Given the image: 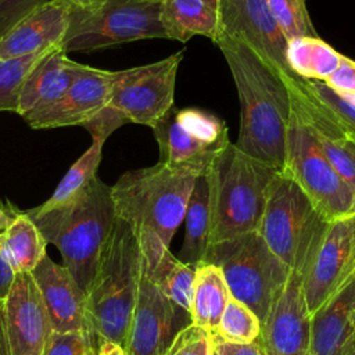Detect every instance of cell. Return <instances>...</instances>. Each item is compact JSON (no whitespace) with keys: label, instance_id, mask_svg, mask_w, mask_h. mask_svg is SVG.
<instances>
[{"label":"cell","instance_id":"5","mask_svg":"<svg viewBox=\"0 0 355 355\" xmlns=\"http://www.w3.org/2000/svg\"><path fill=\"white\" fill-rule=\"evenodd\" d=\"M280 171L229 143L207 173L209 244L257 232L272 182Z\"/></svg>","mask_w":355,"mask_h":355},{"label":"cell","instance_id":"4","mask_svg":"<svg viewBox=\"0 0 355 355\" xmlns=\"http://www.w3.org/2000/svg\"><path fill=\"white\" fill-rule=\"evenodd\" d=\"M196 176L161 162L128 171L111 186L115 214L130 225L139 241H158L166 248L184 220Z\"/></svg>","mask_w":355,"mask_h":355},{"label":"cell","instance_id":"35","mask_svg":"<svg viewBox=\"0 0 355 355\" xmlns=\"http://www.w3.org/2000/svg\"><path fill=\"white\" fill-rule=\"evenodd\" d=\"M129 121L115 108L105 105L100 112H97L90 121H87L83 128L90 133L93 140L105 143L108 136L115 132L122 125Z\"/></svg>","mask_w":355,"mask_h":355},{"label":"cell","instance_id":"26","mask_svg":"<svg viewBox=\"0 0 355 355\" xmlns=\"http://www.w3.org/2000/svg\"><path fill=\"white\" fill-rule=\"evenodd\" d=\"M184 240L179 252V259L189 265L204 261L209 245L211 207L209 184L207 175L197 176L190 193L184 214Z\"/></svg>","mask_w":355,"mask_h":355},{"label":"cell","instance_id":"6","mask_svg":"<svg viewBox=\"0 0 355 355\" xmlns=\"http://www.w3.org/2000/svg\"><path fill=\"white\" fill-rule=\"evenodd\" d=\"M330 222L294 180L279 172L269 189L257 232L290 270L305 277Z\"/></svg>","mask_w":355,"mask_h":355},{"label":"cell","instance_id":"31","mask_svg":"<svg viewBox=\"0 0 355 355\" xmlns=\"http://www.w3.org/2000/svg\"><path fill=\"white\" fill-rule=\"evenodd\" d=\"M261 334V322L244 304L229 298L222 313L218 333L222 340L233 344H250Z\"/></svg>","mask_w":355,"mask_h":355},{"label":"cell","instance_id":"30","mask_svg":"<svg viewBox=\"0 0 355 355\" xmlns=\"http://www.w3.org/2000/svg\"><path fill=\"white\" fill-rule=\"evenodd\" d=\"M54 49L0 62V111L18 112L19 94L25 79L31 71Z\"/></svg>","mask_w":355,"mask_h":355},{"label":"cell","instance_id":"10","mask_svg":"<svg viewBox=\"0 0 355 355\" xmlns=\"http://www.w3.org/2000/svg\"><path fill=\"white\" fill-rule=\"evenodd\" d=\"M282 173L294 180L329 220L349 212L354 190L330 164L311 130L293 108Z\"/></svg>","mask_w":355,"mask_h":355},{"label":"cell","instance_id":"19","mask_svg":"<svg viewBox=\"0 0 355 355\" xmlns=\"http://www.w3.org/2000/svg\"><path fill=\"white\" fill-rule=\"evenodd\" d=\"M54 333H89L86 294L62 263L46 255L31 272Z\"/></svg>","mask_w":355,"mask_h":355},{"label":"cell","instance_id":"36","mask_svg":"<svg viewBox=\"0 0 355 355\" xmlns=\"http://www.w3.org/2000/svg\"><path fill=\"white\" fill-rule=\"evenodd\" d=\"M47 0H0V40Z\"/></svg>","mask_w":355,"mask_h":355},{"label":"cell","instance_id":"38","mask_svg":"<svg viewBox=\"0 0 355 355\" xmlns=\"http://www.w3.org/2000/svg\"><path fill=\"white\" fill-rule=\"evenodd\" d=\"M324 83L355 104V61L343 54L338 68L326 78Z\"/></svg>","mask_w":355,"mask_h":355},{"label":"cell","instance_id":"15","mask_svg":"<svg viewBox=\"0 0 355 355\" xmlns=\"http://www.w3.org/2000/svg\"><path fill=\"white\" fill-rule=\"evenodd\" d=\"M283 79L293 111L311 130L334 169L355 190V135L306 87L302 78L283 76Z\"/></svg>","mask_w":355,"mask_h":355},{"label":"cell","instance_id":"40","mask_svg":"<svg viewBox=\"0 0 355 355\" xmlns=\"http://www.w3.org/2000/svg\"><path fill=\"white\" fill-rule=\"evenodd\" d=\"M15 276L17 275L7 265V262L4 261V258H3V255L0 252V300L4 298L8 294L11 286H12V283L15 280Z\"/></svg>","mask_w":355,"mask_h":355},{"label":"cell","instance_id":"12","mask_svg":"<svg viewBox=\"0 0 355 355\" xmlns=\"http://www.w3.org/2000/svg\"><path fill=\"white\" fill-rule=\"evenodd\" d=\"M54 331L31 273H18L0 300V355H46Z\"/></svg>","mask_w":355,"mask_h":355},{"label":"cell","instance_id":"21","mask_svg":"<svg viewBox=\"0 0 355 355\" xmlns=\"http://www.w3.org/2000/svg\"><path fill=\"white\" fill-rule=\"evenodd\" d=\"M82 67L60 47L50 51L25 79L17 114L24 118L54 104L71 87Z\"/></svg>","mask_w":355,"mask_h":355},{"label":"cell","instance_id":"44","mask_svg":"<svg viewBox=\"0 0 355 355\" xmlns=\"http://www.w3.org/2000/svg\"><path fill=\"white\" fill-rule=\"evenodd\" d=\"M341 355H355V331L352 333V336L348 338Z\"/></svg>","mask_w":355,"mask_h":355},{"label":"cell","instance_id":"48","mask_svg":"<svg viewBox=\"0 0 355 355\" xmlns=\"http://www.w3.org/2000/svg\"><path fill=\"white\" fill-rule=\"evenodd\" d=\"M207 3H209L211 6H214L215 8H216V6H218V0H205Z\"/></svg>","mask_w":355,"mask_h":355},{"label":"cell","instance_id":"20","mask_svg":"<svg viewBox=\"0 0 355 355\" xmlns=\"http://www.w3.org/2000/svg\"><path fill=\"white\" fill-rule=\"evenodd\" d=\"M68 11L54 0L36 7L0 40V62L60 47Z\"/></svg>","mask_w":355,"mask_h":355},{"label":"cell","instance_id":"39","mask_svg":"<svg viewBox=\"0 0 355 355\" xmlns=\"http://www.w3.org/2000/svg\"><path fill=\"white\" fill-rule=\"evenodd\" d=\"M212 343L219 355H266L259 337L250 344H233L222 340L219 336H212Z\"/></svg>","mask_w":355,"mask_h":355},{"label":"cell","instance_id":"11","mask_svg":"<svg viewBox=\"0 0 355 355\" xmlns=\"http://www.w3.org/2000/svg\"><path fill=\"white\" fill-rule=\"evenodd\" d=\"M183 51L161 61L116 71L108 105L129 122L151 128L172 107L175 82Z\"/></svg>","mask_w":355,"mask_h":355},{"label":"cell","instance_id":"24","mask_svg":"<svg viewBox=\"0 0 355 355\" xmlns=\"http://www.w3.org/2000/svg\"><path fill=\"white\" fill-rule=\"evenodd\" d=\"M222 270L207 261L196 265L193 295L190 305L191 323L216 336L225 306L230 298Z\"/></svg>","mask_w":355,"mask_h":355},{"label":"cell","instance_id":"49","mask_svg":"<svg viewBox=\"0 0 355 355\" xmlns=\"http://www.w3.org/2000/svg\"><path fill=\"white\" fill-rule=\"evenodd\" d=\"M212 355H219V354L215 351V348H214V352H212Z\"/></svg>","mask_w":355,"mask_h":355},{"label":"cell","instance_id":"32","mask_svg":"<svg viewBox=\"0 0 355 355\" xmlns=\"http://www.w3.org/2000/svg\"><path fill=\"white\" fill-rule=\"evenodd\" d=\"M266 4L287 42L297 37L319 36L305 0H266Z\"/></svg>","mask_w":355,"mask_h":355},{"label":"cell","instance_id":"25","mask_svg":"<svg viewBox=\"0 0 355 355\" xmlns=\"http://www.w3.org/2000/svg\"><path fill=\"white\" fill-rule=\"evenodd\" d=\"M47 244L37 226L24 211H19L0 233V252L15 275L31 273L47 255Z\"/></svg>","mask_w":355,"mask_h":355},{"label":"cell","instance_id":"17","mask_svg":"<svg viewBox=\"0 0 355 355\" xmlns=\"http://www.w3.org/2000/svg\"><path fill=\"white\" fill-rule=\"evenodd\" d=\"M259 338L266 355H311V315L304 295V277L290 270L273 302Z\"/></svg>","mask_w":355,"mask_h":355},{"label":"cell","instance_id":"47","mask_svg":"<svg viewBox=\"0 0 355 355\" xmlns=\"http://www.w3.org/2000/svg\"><path fill=\"white\" fill-rule=\"evenodd\" d=\"M351 322H352V329H354V331H355V306H354V312H352V319H351Z\"/></svg>","mask_w":355,"mask_h":355},{"label":"cell","instance_id":"37","mask_svg":"<svg viewBox=\"0 0 355 355\" xmlns=\"http://www.w3.org/2000/svg\"><path fill=\"white\" fill-rule=\"evenodd\" d=\"M90 345H96L89 333H54L46 355H83Z\"/></svg>","mask_w":355,"mask_h":355},{"label":"cell","instance_id":"1","mask_svg":"<svg viewBox=\"0 0 355 355\" xmlns=\"http://www.w3.org/2000/svg\"><path fill=\"white\" fill-rule=\"evenodd\" d=\"M230 69L240 101L237 148L283 171L291 100L283 75L237 37L215 43Z\"/></svg>","mask_w":355,"mask_h":355},{"label":"cell","instance_id":"27","mask_svg":"<svg viewBox=\"0 0 355 355\" xmlns=\"http://www.w3.org/2000/svg\"><path fill=\"white\" fill-rule=\"evenodd\" d=\"M141 266L172 304L190 313L196 265L184 263L166 250L155 258L141 254Z\"/></svg>","mask_w":355,"mask_h":355},{"label":"cell","instance_id":"46","mask_svg":"<svg viewBox=\"0 0 355 355\" xmlns=\"http://www.w3.org/2000/svg\"><path fill=\"white\" fill-rule=\"evenodd\" d=\"M83 355H96V345H90Z\"/></svg>","mask_w":355,"mask_h":355},{"label":"cell","instance_id":"45","mask_svg":"<svg viewBox=\"0 0 355 355\" xmlns=\"http://www.w3.org/2000/svg\"><path fill=\"white\" fill-rule=\"evenodd\" d=\"M348 214H355V190L352 193V201H351V208H349Z\"/></svg>","mask_w":355,"mask_h":355},{"label":"cell","instance_id":"13","mask_svg":"<svg viewBox=\"0 0 355 355\" xmlns=\"http://www.w3.org/2000/svg\"><path fill=\"white\" fill-rule=\"evenodd\" d=\"M190 313L172 304L141 266L136 304L125 341L126 355H165Z\"/></svg>","mask_w":355,"mask_h":355},{"label":"cell","instance_id":"7","mask_svg":"<svg viewBox=\"0 0 355 355\" xmlns=\"http://www.w3.org/2000/svg\"><path fill=\"white\" fill-rule=\"evenodd\" d=\"M204 261L222 270L232 298L248 306L262 326L290 269L269 250L259 233L250 232L209 244Z\"/></svg>","mask_w":355,"mask_h":355},{"label":"cell","instance_id":"41","mask_svg":"<svg viewBox=\"0 0 355 355\" xmlns=\"http://www.w3.org/2000/svg\"><path fill=\"white\" fill-rule=\"evenodd\" d=\"M96 355H126V351L115 341L100 340L96 344Z\"/></svg>","mask_w":355,"mask_h":355},{"label":"cell","instance_id":"22","mask_svg":"<svg viewBox=\"0 0 355 355\" xmlns=\"http://www.w3.org/2000/svg\"><path fill=\"white\" fill-rule=\"evenodd\" d=\"M355 277L311 315V355H341L352 336Z\"/></svg>","mask_w":355,"mask_h":355},{"label":"cell","instance_id":"42","mask_svg":"<svg viewBox=\"0 0 355 355\" xmlns=\"http://www.w3.org/2000/svg\"><path fill=\"white\" fill-rule=\"evenodd\" d=\"M19 211L15 207H12L11 204L0 205V233L12 222V219L15 218V215Z\"/></svg>","mask_w":355,"mask_h":355},{"label":"cell","instance_id":"3","mask_svg":"<svg viewBox=\"0 0 355 355\" xmlns=\"http://www.w3.org/2000/svg\"><path fill=\"white\" fill-rule=\"evenodd\" d=\"M140 273L141 250L137 236L128 222L116 216L86 293L87 327L96 344L110 340L125 348Z\"/></svg>","mask_w":355,"mask_h":355},{"label":"cell","instance_id":"18","mask_svg":"<svg viewBox=\"0 0 355 355\" xmlns=\"http://www.w3.org/2000/svg\"><path fill=\"white\" fill-rule=\"evenodd\" d=\"M116 71L83 65L67 93L54 104L24 116L32 129L83 126L108 105Z\"/></svg>","mask_w":355,"mask_h":355},{"label":"cell","instance_id":"16","mask_svg":"<svg viewBox=\"0 0 355 355\" xmlns=\"http://www.w3.org/2000/svg\"><path fill=\"white\" fill-rule=\"evenodd\" d=\"M216 10L222 36L243 40L283 76H295L287 62L288 42L277 26L266 0H218Z\"/></svg>","mask_w":355,"mask_h":355},{"label":"cell","instance_id":"8","mask_svg":"<svg viewBox=\"0 0 355 355\" xmlns=\"http://www.w3.org/2000/svg\"><path fill=\"white\" fill-rule=\"evenodd\" d=\"M161 0H103L90 8L68 11L60 49L87 53L141 39H166L159 18Z\"/></svg>","mask_w":355,"mask_h":355},{"label":"cell","instance_id":"14","mask_svg":"<svg viewBox=\"0 0 355 355\" xmlns=\"http://www.w3.org/2000/svg\"><path fill=\"white\" fill-rule=\"evenodd\" d=\"M355 277V214L330 222L312 266L304 277L309 315L337 295Z\"/></svg>","mask_w":355,"mask_h":355},{"label":"cell","instance_id":"33","mask_svg":"<svg viewBox=\"0 0 355 355\" xmlns=\"http://www.w3.org/2000/svg\"><path fill=\"white\" fill-rule=\"evenodd\" d=\"M212 336L202 327L189 323L173 338L165 355H212Z\"/></svg>","mask_w":355,"mask_h":355},{"label":"cell","instance_id":"9","mask_svg":"<svg viewBox=\"0 0 355 355\" xmlns=\"http://www.w3.org/2000/svg\"><path fill=\"white\" fill-rule=\"evenodd\" d=\"M161 164L193 176L207 175L230 143L226 123L215 114L175 105L153 126Z\"/></svg>","mask_w":355,"mask_h":355},{"label":"cell","instance_id":"2","mask_svg":"<svg viewBox=\"0 0 355 355\" xmlns=\"http://www.w3.org/2000/svg\"><path fill=\"white\" fill-rule=\"evenodd\" d=\"M49 244L58 248L62 266L89 291L101 251L116 219L111 186L96 178L71 201L51 209L24 211Z\"/></svg>","mask_w":355,"mask_h":355},{"label":"cell","instance_id":"28","mask_svg":"<svg viewBox=\"0 0 355 355\" xmlns=\"http://www.w3.org/2000/svg\"><path fill=\"white\" fill-rule=\"evenodd\" d=\"M343 54L327 42L315 37H297L287 43V62L293 73L306 80L324 82L340 65Z\"/></svg>","mask_w":355,"mask_h":355},{"label":"cell","instance_id":"29","mask_svg":"<svg viewBox=\"0 0 355 355\" xmlns=\"http://www.w3.org/2000/svg\"><path fill=\"white\" fill-rule=\"evenodd\" d=\"M103 146L104 143L92 140L90 147L67 171L50 198L37 207L40 209L55 208L71 201L82 190H85L97 178V169L103 155Z\"/></svg>","mask_w":355,"mask_h":355},{"label":"cell","instance_id":"43","mask_svg":"<svg viewBox=\"0 0 355 355\" xmlns=\"http://www.w3.org/2000/svg\"><path fill=\"white\" fill-rule=\"evenodd\" d=\"M64 6L67 10H73V8H90L97 4H100L103 0H54Z\"/></svg>","mask_w":355,"mask_h":355},{"label":"cell","instance_id":"34","mask_svg":"<svg viewBox=\"0 0 355 355\" xmlns=\"http://www.w3.org/2000/svg\"><path fill=\"white\" fill-rule=\"evenodd\" d=\"M306 87L333 112V115L355 135V104L340 96L322 80H306Z\"/></svg>","mask_w":355,"mask_h":355},{"label":"cell","instance_id":"23","mask_svg":"<svg viewBox=\"0 0 355 355\" xmlns=\"http://www.w3.org/2000/svg\"><path fill=\"white\" fill-rule=\"evenodd\" d=\"M159 18L171 40L186 43L205 36L216 43L222 36L219 12L205 0H161Z\"/></svg>","mask_w":355,"mask_h":355}]
</instances>
